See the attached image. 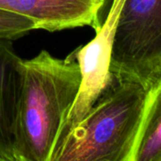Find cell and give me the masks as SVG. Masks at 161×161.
<instances>
[{"instance_id":"6","label":"cell","mask_w":161,"mask_h":161,"mask_svg":"<svg viewBox=\"0 0 161 161\" xmlns=\"http://www.w3.org/2000/svg\"><path fill=\"white\" fill-rule=\"evenodd\" d=\"M24 78V59L11 41H0V161L15 160L19 101Z\"/></svg>"},{"instance_id":"3","label":"cell","mask_w":161,"mask_h":161,"mask_svg":"<svg viewBox=\"0 0 161 161\" xmlns=\"http://www.w3.org/2000/svg\"><path fill=\"white\" fill-rule=\"evenodd\" d=\"M110 70L148 89L161 75V0H125Z\"/></svg>"},{"instance_id":"7","label":"cell","mask_w":161,"mask_h":161,"mask_svg":"<svg viewBox=\"0 0 161 161\" xmlns=\"http://www.w3.org/2000/svg\"><path fill=\"white\" fill-rule=\"evenodd\" d=\"M130 161H161V75L146 90Z\"/></svg>"},{"instance_id":"1","label":"cell","mask_w":161,"mask_h":161,"mask_svg":"<svg viewBox=\"0 0 161 161\" xmlns=\"http://www.w3.org/2000/svg\"><path fill=\"white\" fill-rule=\"evenodd\" d=\"M80 85L79 65L70 55L60 59L42 50L24 59L15 160L52 161Z\"/></svg>"},{"instance_id":"2","label":"cell","mask_w":161,"mask_h":161,"mask_svg":"<svg viewBox=\"0 0 161 161\" xmlns=\"http://www.w3.org/2000/svg\"><path fill=\"white\" fill-rule=\"evenodd\" d=\"M146 89L114 77L59 143L52 161H130Z\"/></svg>"},{"instance_id":"5","label":"cell","mask_w":161,"mask_h":161,"mask_svg":"<svg viewBox=\"0 0 161 161\" xmlns=\"http://www.w3.org/2000/svg\"><path fill=\"white\" fill-rule=\"evenodd\" d=\"M106 0H0V8L25 16L35 23L36 29L50 32L101 26L100 11Z\"/></svg>"},{"instance_id":"4","label":"cell","mask_w":161,"mask_h":161,"mask_svg":"<svg viewBox=\"0 0 161 161\" xmlns=\"http://www.w3.org/2000/svg\"><path fill=\"white\" fill-rule=\"evenodd\" d=\"M124 2L125 0H112L108 15L100 28L96 30L95 37L70 54L79 65L81 85L60 133L56 151L70 129L88 113L114 80L110 66L116 29Z\"/></svg>"},{"instance_id":"8","label":"cell","mask_w":161,"mask_h":161,"mask_svg":"<svg viewBox=\"0 0 161 161\" xmlns=\"http://www.w3.org/2000/svg\"><path fill=\"white\" fill-rule=\"evenodd\" d=\"M33 29H36V25L32 20L0 8V41L12 42Z\"/></svg>"}]
</instances>
